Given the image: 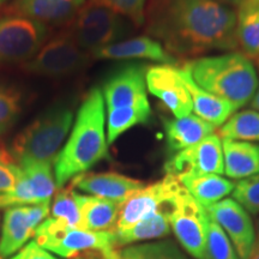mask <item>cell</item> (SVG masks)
Here are the masks:
<instances>
[{
    "label": "cell",
    "instance_id": "6da1fadb",
    "mask_svg": "<svg viewBox=\"0 0 259 259\" xmlns=\"http://www.w3.org/2000/svg\"><path fill=\"white\" fill-rule=\"evenodd\" d=\"M144 27L174 57L239 47L236 12L219 0H148Z\"/></svg>",
    "mask_w": 259,
    "mask_h": 259
},
{
    "label": "cell",
    "instance_id": "7a4b0ae2",
    "mask_svg": "<svg viewBox=\"0 0 259 259\" xmlns=\"http://www.w3.org/2000/svg\"><path fill=\"white\" fill-rule=\"evenodd\" d=\"M107 109L102 90L93 88L83 100L66 143L54 162L57 187L84 174L108 157Z\"/></svg>",
    "mask_w": 259,
    "mask_h": 259
},
{
    "label": "cell",
    "instance_id": "3957f363",
    "mask_svg": "<svg viewBox=\"0 0 259 259\" xmlns=\"http://www.w3.org/2000/svg\"><path fill=\"white\" fill-rule=\"evenodd\" d=\"M184 69L200 88L239 108L253 99L258 88L254 64L241 52L187 60Z\"/></svg>",
    "mask_w": 259,
    "mask_h": 259
},
{
    "label": "cell",
    "instance_id": "277c9868",
    "mask_svg": "<svg viewBox=\"0 0 259 259\" xmlns=\"http://www.w3.org/2000/svg\"><path fill=\"white\" fill-rule=\"evenodd\" d=\"M74 114L67 106L48 109L21 134L11 145V155L18 164L42 162L53 166L73 125Z\"/></svg>",
    "mask_w": 259,
    "mask_h": 259
},
{
    "label": "cell",
    "instance_id": "5b68a950",
    "mask_svg": "<svg viewBox=\"0 0 259 259\" xmlns=\"http://www.w3.org/2000/svg\"><path fill=\"white\" fill-rule=\"evenodd\" d=\"M135 25L113 10L88 3L71 21L67 34L80 50L90 54L99 48L122 41Z\"/></svg>",
    "mask_w": 259,
    "mask_h": 259
},
{
    "label": "cell",
    "instance_id": "8992f818",
    "mask_svg": "<svg viewBox=\"0 0 259 259\" xmlns=\"http://www.w3.org/2000/svg\"><path fill=\"white\" fill-rule=\"evenodd\" d=\"M168 220L178 242L194 259H206V240L210 218L199 204L185 190L168 204Z\"/></svg>",
    "mask_w": 259,
    "mask_h": 259
},
{
    "label": "cell",
    "instance_id": "52a82bcc",
    "mask_svg": "<svg viewBox=\"0 0 259 259\" xmlns=\"http://www.w3.org/2000/svg\"><path fill=\"white\" fill-rule=\"evenodd\" d=\"M35 241L60 257L72 258L85 251L102 253L116 247L114 232H90L71 228L47 218L35 232Z\"/></svg>",
    "mask_w": 259,
    "mask_h": 259
},
{
    "label": "cell",
    "instance_id": "ba28073f",
    "mask_svg": "<svg viewBox=\"0 0 259 259\" xmlns=\"http://www.w3.org/2000/svg\"><path fill=\"white\" fill-rule=\"evenodd\" d=\"M46 24L16 15L0 16V64L25 63L45 45Z\"/></svg>",
    "mask_w": 259,
    "mask_h": 259
},
{
    "label": "cell",
    "instance_id": "9c48e42d",
    "mask_svg": "<svg viewBox=\"0 0 259 259\" xmlns=\"http://www.w3.org/2000/svg\"><path fill=\"white\" fill-rule=\"evenodd\" d=\"M88 56L66 32L44 45L31 59L23 63L22 70L45 77L67 76L82 69Z\"/></svg>",
    "mask_w": 259,
    "mask_h": 259
},
{
    "label": "cell",
    "instance_id": "30bf717a",
    "mask_svg": "<svg viewBox=\"0 0 259 259\" xmlns=\"http://www.w3.org/2000/svg\"><path fill=\"white\" fill-rule=\"evenodd\" d=\"M18 166L21 176L16 186L0 193V209L51 202L57 190L53 166L42 162H25Z\"/></svg>",
    "mask_w": 259,
    "mask_h": 259
},
{
    "label": "cell",
    "instance_id": "8fae6325",
    "mask_svg": "<svg viewBox=\"0 0 259 259\" xmlns=\"http://www.w3.org/2000/svg\"><path fill=\"white\" fill-rule=\"evenodd\" d=\"M183 187L179 179L171 174H167L156 183L145 185L122 203L114 232L126 231L150 213L164 208Z\"/></svg>",
    "mask_w": 259,
    "mask_h": 259
},
{
    "label": "cell",
    "instance_id": "7c38bea8",
    "mask_svg": "<svg viewBox=\"0 0 259 259\" xmlns=\"http://www.w3.org/2000/svg\"><path fill=\"white\" fill-rule=\"evenodd\" d=\"M50 211L51 202L6 209L0 229V258L12 257L23 248Z\"/></svg>",
    "mask_w": 259,
    "mask_h": 259
},
{
    "label": "cell",
    "instance_id": "4fadbf2b",
    "mask_svg": "<svg viewBox=\"0 0 259 259\" xmlns=\"http://www.w3.org/2000/svg\"><path fill=\"white\" fill-rule=\"evenodd\" d=\"M167 174H221L225 173L222 139L212 134L192 147L174 154L166 163Z\"/></svg>",
    "mask_w": 259,
    "mask_h": 259
},
{
    "label": "cell",
    "instance_id": "5bb4252c",
    "mask_svg": "<svg viewBox=\"0 0 259 259\" xmlns=\"http://www.w3.org/2000/svg\"><path fill=\"white\" fill-rule=\"evenodd\" d=\"M206 212L225 231L241 259H250L255 241V229L250 213L233 198L206 206Z\"/></svg>",
    "mask_w": 259,
    "mask_h": 259
},
{
    "label": "cell",
    "instance_id": "9a60e30c",
    "mask_svg": "<svg viewBox=\"0 0 259 259\" xmlns=\"http://www.w3.org/2000/svg\"><path fill=\"white\" fill-rule=\"evenodd\" d=\"M147 89L151 95L173 113L176 118H185L193 111L192 100L184 83L179 67L155 65L147 70Z\"/></svg>",
    "mask_w": 259,
    "mask_h": 259
},
{
    "label": "cell",
    "instance_id": "2e32d148",
    "mask_svg": "<svg viewBox=\"0 0 259 259\" xmlns=\"http://www.w3.org/2000/svg\"><path fill=\"white\" fill-rule=\"evenodd\" d=\"M147 70L148 67L144 65L130 64L115 71L106 79L102 95L107 111L132 107L148 101Z\"/></svg>",
    "mask_w": 259,
    "mask_h": 259
},
{
    "label": "cell",
    "instance_id": "e0dca14e",
    "mask_svg": "<svg viewBox=\"0 0 259 259\" xmlns=\"http://www.w3.org/2000/svg\"><path fill=\"white\" fill-rule=\"evenodd\" d=\"M90 56L106 60H150L173 66L179 63L178 58L171 56L160 42L150 36H137L115 42L92 52Z\"/></svg>",
    "mask_w": 259,
    "mask_h": 259
},
{
    "label": "cell",
    "instance_id": "ac0fdd59",
    "mask_svg": "<svg viewBox=\"0 0 259 259\" xmlns=\"http://www.w3.org/2000/svg\"><path fill=\"white\" fill-rule=\"evenodd\" d=\"M73 186L89 193L90 196L122 204L136 192L143 189L145 184L138 179L109 171L80 174L74 178Z\"/></svg>",
    "mask_w": 259,
    "mask_h": 259
},
{
    "label": "cell",
    "instance_id": "d6986e66",
    "mask_svg": "<svg viewBox=\"0 0 259 259\" xmlns=\"http://www.w3.org/2000/svg\"><path fill=\"white\" fill-rule=\"evenodd\" d=\"M85 0H12L8 15L30 18L44 24H61L72 21Z\"/></svg>",
    "mask_w": 259,
    "mask_h": 259
},
{
    "label": "cell",
    "instance_id": "ffe728a7",
    "mask_svg": "<svg viewBox=\"0 0 259 259\" xmlns=\"http://www.w3.org/2000/svg\"><path fill=\"white\" fill-rule=\"evenodd\" d=\"M179 71L192 100L194 114L213 125L216 128L221 127L236 112L235 107L200 88L186 69L179 67Z\"/></svg>",
    "mask_w": 259,
    "mask_h": 259
},
{
    "label": "cell",
    "instance_id": "44dd1931",
    "mask_svg": "<svg viewBox=\"0 0 259 259\" xmlns=\"http://www.w3.org/2000/svg\"><path fill=\"white\" fill-rule=\"evenodd\" d=\"M163 128L168 150L174 154L192 147L216 131L215 126L196 114H190L185 118L166 119Z\"/></svg>",
    "mask_w": 259,
    "mask_h": 259
},
{
    "label": "cell",
    "instance_id": "7402d4cb",
    "mask_svg": "<svg viewBox=\"0 0 259 259\" xmlns=\"http://www.w3.org/2000/svg\"><path fill=\"white\" fill-rule=\"evenodd\" d=\"M80 211V229L114 232L122 204L77 192Z\"/></svg>",
    "mask_w": 259,
    "mask_h": 259
},
{
    "label": "cell",
    "instance_id": "603a6c76",
    "mask_svg": "<svg viewBox=\"0 0 259 259\" xmlns=\"http://www.w3.org/2000/svg\"><path fill=\"white\" fill-rule=\"evenodd\" d=\"M222 149L227 177L241 180L259 174V145L222 139Z\"/></svg>",
    "mask_w": 259,
    "mask_h": 259
},
{
    "label": "cell",
    "instance_id": "cb8c5ba5",
    "mask_svg": "<svg viewBox=\"0 0 259 259\" xmlns=\"http://www.w3.org/2000/svg\"><path fill=\"white\" fill-rule=\"evenodd\" d=\"M177 178L204 208L225 199L235 187L233 181L219 174H181Z\"/></svg>",
    "mask_w": 259,
    "mask_h": 259
},
{
    "label": "cell",
    "instance_id": "d4e9b609",
    "mask_svg": "<svg viewBox=\"0 0 259 259\" xmlns=\"http://www.w3.org/2000/svg\"><path fill=\"white\" fill-rule=\"evenodd\" d=\"M236 38L241 53L259 66V6L245 0L236 12Z\"/></svg>",
    "mask_w": 259,
    "mask_h": 259
},
{
    "label": "cell",
    "instance_id": "484cf974",
    "mask_svg": "<svg viewBox=\"0 0 259 259\" xmlns=\"http://www.w3.org/2000/svg\"><path fill=\"white\" fill-rule=\"evenodd\" d=\"M170 225L168 220L167 209L162 208L147 218L136 223L131 228L122 232H114L116 247H124L128 245H136L153 239H161L169 235Z\"/></svg>",
    "mask_w": 259,
    "mask_h": 259
},
{
    "label": "cell",
    "instance_id": "4316f807",
    "mask_svg": "<svg viewBox=\"0 0 259 259\" xmlns=\"http://www.w3.org/2000/svg\"><path fill=\"white\" fill-rule=\"evenodd\" d=\"M101 255L103 259H190L186 252L171 240L115 247Z\"/></svg>",
    "mask_w": 259,
    "mask_h": 259
},
{
    "label": "cell",
    "instance_id": "83f0119b",
    "mask_svg": "<svg viewBox=\"0 0 259 259\" xmlns=\"http://www.w3.org/2000/svg\"><path fill=\"white\" fill-rule=\"evenodd\" d=\"M151 116L149 101L132 107L107 111V141L113 144L122 134L135 126L145 124Z\"/></svg>",
    "mask_w": 259,
    "mask_h": 259
},
{
    "label": "cell",
    "instance_id": "f1b7e54d",
    "mask_svg": "<svg viewBox=\"0 0 259 259\" xmlns=\"http://www.w3.org/2000/svg\"><path fill=\"white\" fill-rule=\"evenodd\" d=\"M219 136L232 141H259V112L247 109L234 113L220 127Z\"/></svg>",
    "mask_w": 259,
    "mask_h": 259
},
{
    "label": "cell",
    "instance_id": "f546056e",
    "mask_svg": "<svg viewBox=\"0 0 259 259\" xmlns=\"http://www.w3.org/2000/svg\"><path fill=\"white\" fill-rule=\"evenodd\" d=\"M50 218L60 225L80 228V211L77 202V192L72 189L60 190L54 197Z\"/></svg>",
    "mask_w": 259,
    "mask_h": 259
},
{
    "label": "cell",
    "instance_id": "4dcf8cb0",
    "mask_svg": "<svg viewBox=\"0 0 259 259\" xmlns=\"http://www.w3.org/2000/svg\"><path fill=\"white\" fill-rule=\"evenodd\" d=\"M206 259H241L225 231L211 219L208 226Z\"/></svg>",
    "mask_w": 259,
    "mask_h": 259
},
{
    "label": "cell",
    "instance_id": "1f68e13d",
    "mask_svg": "<svg viewBox=\"0 0 259 259\" xmlns=\"http://www.w3.org/2000/svg\"><path fill=\"white\" fill-rule=\"evenodd\" d=\"M22 112V95L12 87L0 85V136L15 125Z\"/></svg>",
    "mask_w": 259,
    "mask_h": 259
},
{
    "label": "cell",
    "instance_id": "d6a6232c",
    "mask_svg": "<svg viewBox=\"0 0 259 259\" xmlns=\"http://www.w3.org/2000/svg\"><path fill=\"white\" fill-rule=\"evenodd\" d=\"M95 5L105 6L128 18L136 27L144 25L148 0H89Z\"/></svg>",
    "mask_w": 259,
    "mask_h": 259
},
{
    "label": "cell",
    "instance_id": "836d02e7",
    "mask_svg": "<svg viewBox=\"0 0 259 259\" xmlns=\"http://www.w3.org/2000/svg\"><path fill=\"white\" fill-rule=\"evenodd\" d=\"M235 199L248 213H259V174L239 180L233 190Z\"/></svg>",
    "mask_w": 259,
    "mask_h": 259
},
{
    "label": "cell",
    "instance_id": "e575fe53",
    "mask_svg": "<svg viewBox=\"0 0 259 259\" xmlns=\"http://www.w3.org/2000/svg\"><path fill=\"white\" fill-rule=\"evenodd\" d=\"M21 176V167L11 153L0 147V193L9 192L17 184Z\"/></svg>",
    "mask_w": 259,
    "mask_h": 259
},
{
    "label": "cell",
    "instance_id": "d590c367",
    "mask_svg": "<svg viewBox=\"0 0 259 259\" xmlns=\"http://www.w3.org/2000/svg\"><path fill=\"white\" fill-rule=\"evenodd\" d=\"M10 259H59L51 254L50 251L45 250L42 246L32 240L28 242L23 248H21L17 253L12 255Z\"/></svg>",
    "mask_w": 259,
    "mask_h": 259
},
{
    "label": "cell",
    "instance_id": "8d00e7d4",
    "mask_svg": "<svg viewBox=\"0 0 259 259\" xmlns=\"http://www.w3.org/2000/svg\"><path fill=\"white\" fill-rule=\"evenodd\" d=\"M219 2H221L222 4H225L227 6H229V8H239L242 3L245 2V0H219Z\"/></svg>",
    "mask_w": 259,
    "mask_h": 259
},
{
    "label": "cell",
    "instance_id": "74e56055",
    "mask_svg": "<svg viewBox=\"0 0 259 259\" xmlns=\"http://www.w3.org/2000/svg\"><path fill=\"white\" fill-rule=\"evenodd\" d=\"M251 106H252V108H254L255 111L259 112V83H258L257 92H255L253 99L251 100Z\"/></svg>",
    "mask_w": 259,
    "mask_h": 259
},
{
    "label": "cell",
    "instance_id": "f35d334b",
    "mask_svg": "<svg viewBox=\"0 0 259 259\" xmlns=\"http://www.w3.org/2000/svg\"><path fill=\"white\" fill-rule=\"evenodd\" d=\"M250 259H259V238L258 240L255 241L253 250H252V253L250 255Z\"/></svg>",
    "mask_w": 259,
    "mask_h": 259
},
{
    "label": "cell",
    "instance_id": "ab89813d",
    "mask_svg": "<svg viewBox=\"0 0 259 259\" xmlns=\"http://www.w3.org/2000/svg\"><path fill=\"white\" fill-rule=\"evenodd\" d=\"M8 2H9V0H0V9H2L3 6H4Z\"/></svg>",
    "mask_w": 259,
    "mask_h": 259
},
{
    "label": "cell",
    "instance_id": "60d3db41",
    "mask_svg": "<svg viewBox=\"0 0 259 259\" xmlns=\"http://www.w3.org/2000/svg\"><path fill=\"white\" fill-rule=\"evenodd\" d=\"M257 233H258V236H259V220L257 221Z\"/></svg>",
    "mask_w": 259,
    "mask_h": 259
},
{
    "label": "cell",
    "instance_id": "b9f144b4",
    "mask_svg": "<svg viewBox=\"0 0 259 259\" xmlns=\"http://www.w3.org/2000/svg\"><path fill=\"white\" fill-rule=\"evenodd\" d=\"M254 3H255V4H257V5L259 6V0H254Z\"/></svg>",
    "mask_w": 259,
    "mask_h": 259
},
{
    "label": "cell",
    "instance_id": "7bdbcfd3",
    "mask_svg": "<svg viewBox=\"0 0 259 259\" xmlns=\"http://www.w3.org/2000/svg\"><path fill=\"white\" fill-rule=\"evenodd\" d=\"M0 229H2V218H0Z\"/></svg>",
    "mask_w": 259,
    "mask_h": 259
},
{
    "label": "cell",
    "instance_id": "ee69618b",
    "mask_svg": "<svg viewBox=\"0 0 259 259\" xmlns=\"http://www.w3.org/2000/svg\"><path fill=\"white\" fill-rule=\"evenodd\" d=\"M0 259H3V258H0Z\"/></svg>",
    "mask_w": 259,
    "mask_h": 259
}]
</instances>
